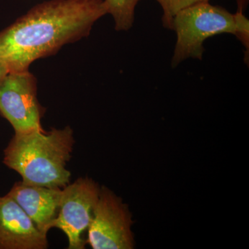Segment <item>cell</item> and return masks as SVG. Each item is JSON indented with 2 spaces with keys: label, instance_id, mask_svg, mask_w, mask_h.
<instances>
[{
  "label": "cell",
  "instance_id": "6da1fadb",
  "mask_svg": "<svg viewBox=\"0 0 249 249\" xmlns=\"http://www.w3.org/2000/svg\"><path fill=\"white\" fill-rule=\"evenodd\" d=\"M106 14L103 0H49L36 5L0 31V62L9 71L28 70L36 60L89 36Z\"/></svg>",
  "mask_w": 249,
  "mask_h": 249
},
{
  "label": "cell",
  "instance_id": "7a4b0ae2",
  "mask_svg": "<svg viewBox=\"0 0 249 249\" xmlns=\"http://www.w3.org/2000/svg\"><path fill=\"white\" fill-rule=\"evenodd\" d=\"M75 143L73 129H36L16 133L4 150L3 163L26 184L62 188L70 183L67 168Z\"/></svg>",
  "mask_w": 249,
  "mask_h": 249
},
{
  "label": "cell",
  "instance_id": "3957f363",
  "mask_svg": "<svg viewBox=\"0 0 249 249\" xmlns=\"http://www.w3.org/2000/svg\"><path fill=\"white\" fill-rule=\"evenodd\" d=\"M171 30L177 34L173 68L188 58L202 60L205 41L222 34L236 36L245 47V59H249V22L244 13L232 14L209 1L197 3L175 15Z\"/></svg>",
  "mask_w": 249,
  "mask_h": 249
},
{
  "label": "cell",
  "instance_id": "277c9868",
  "mask_svg": "<svg viewBox=\"0 0 249 249\" xmlns=\"http://www.w3.org/2000/svg\"><path fill=\"white\" fill-rule=\"evenodd\" d=\"M100 191L98 183L89 178H80L62 188L58 214L51 227L66 235L69 249L85 248L83 235L92 221Z\"/></svg>",
  "mask_w": 249,
  "mask_h": 249
},
{
  "label": "cell",
  "instance_id": "5b68a950",
  "mask_svg": "<svg viewBox=\"0 0 249 249\" xmlns=\"http://www.w3.org/2000/svg\"><path fill=\"white\" fill-rule=\"evenodd\" d=\"M132 214L127 204L106 186L101 187L99 197L88 230L87 243L93 249H132Z\"/></svg>",
  "mask_w": 249,
  "mask_h": 249
},
{
  "label": "cell",
  "instance_id": "8992f818",
  "mask_svg": "<svg viewBox=\"0 0 249 249\" xmlns=\"http://www.w3.org/2000/svg\"><path fill=\"white\" fill-rule=\"evenodd\" d=\"M45 108L37 99V80L29 70L9 71L0 83V114L15 132L43 129Z\"/></svg>",
  "mask_w": 249,
  "mask_h": 249
},
{
  "label": "cell",
  "instance_id": "52a82bcc",
  "mask_svg": "<svg viewBox=\"0 0 249 249\" xmlns=\"http://www.w3.org/2000/svg\"><path fill=\"white\" fill-rule=\"evenodd\" d=\"M47 236L11 196H0V249H46Z\"/></svg>",
  "mask_w": 249,
  "mask_h": 249
},
{
  "label": "cell",
  "instance_id": "ba28073f",
  "mask_svg": "<svg viewBox=\"0 0 249 249\" xmlns=\"http://www.w3.org/2000/svg\"><path fill=\"white\" fill-rule=\"evenodd\" d=\"M62 188L16 182L9 195L32 219L37 229L47 235L57 217Z\"/></svg>",
  "mask_w": 249,
  "mask_h": 249
},
{
  "label": "cell",
  "instance_id": "9c48e42d",
  "mask_svg": "<svg viewBox=\"0 0 249 249\" xmlns=\"http://www.w3.org/2000/svg\"><path fill=\"white\" fill-rule=\"evenodd\" d=\"M140 0H103L107 14H110L116 31H128L134 24V14Z\"/></svg>",
  "mask_w": 249,
  "mask_h": 249
},
{
  "label": "cell",
  "instance_id": "30bf717a",
  "mask_svg": "<svg viewBox=\"0 0 249 249\" xmlns=\"http://www.w3.org/2000/svg\"><path fill=\"white\" fill-rule=\"evenodd\" d=\"M163 10L162 22L166 29H172V22L178 11L197 3L209 1V0H156Z\"/></svg>",
  "mask_w": 249,
  "mask_h": 249
},
{
  "label": "cell",
  "instance_id": "8fae6325",
  "mask_svg": "<svg viewBox=\"0 0 249 249\" xmlns=\"http://www.w3.org/2000/svg\"><path fill=\"white\" fill-rule=\"evenodd\" d=\"M237 12L244 13L248 6L249 0H235Z\"/></svg>",
  "mask_w": 249,
  "mask_h": 249
},
{
  "label": "cell",
  "instance_id": "7c38bea8",
  "mask_svg": "<svg viewBox=\"0 0 249 249\" xmlns=\"http://www.w3.org/2000/svg\"><path fill=\"white\" fill-rule=\"evenodd\" d=\"M9 70L4 64L0 62V83L4 79L5 76L9 73Z\"/></svg>",
  "mask_w": 249,
  "mask_h": 249
}]
</instances>
